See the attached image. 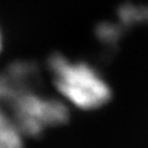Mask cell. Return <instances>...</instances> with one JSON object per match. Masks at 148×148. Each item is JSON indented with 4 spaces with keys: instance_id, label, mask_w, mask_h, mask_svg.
Returning <instances> with one entry per match:
<instances>
[{
    "instance_id": "7a4b0ae2",
    "label": "cell",
    "mask_w": 148,
    "mask_h": 148,
    "mask_svg": "<svg viewBox=\"0 0 148 148\" xmlns=\"http://www.w3.org/2000/svg\"><path fill=\"white\" fill-rule=\"evenodd\" d=\"M11 119L24 137H38L49 128L66 123L69 119L68 106L59 99L30 91L14 100Z\"/></svg>"
},
{
    "instance_id": "6da1fadb",
    "label": "cell",
    "mask_w": 148,
    "mask_h": 148,
    "mask_svg": "<svg viewBox=\"0 0 148 148\" xmlns=\"http://www.w3.org/2000/svg\"><path fill=\"white\" fill-rule=\"evenodd\" d=\"M53 84L61 96L82 110L103 108L111 99V88L100 72L86 62H73L54 54L49 59Z\"/></svg>"
},
{
    "instance_id": "277c9868",
    "label": "cell",
    "mask_w": 148,
    "mask_h": 148,
    "mask_svg": "<svg viewBox=\"0 0 148 148\" xmlns=\"http://www.w3.org/2000/svg\"><path fill=\"white\" fill-rule=\"evenodd\" d=\"M24 138L11 116L0 111V148H24Z\"/></svg>"
},
{
    "instance_id": "5b68a950",
    "label": "cell",
    "mask_w": 148,
    "mask_h": 148,
    "mask_svg": "<svg viewBox=\"0 0 148 148\" xmlns=\"http://www.w3.org/2000/svg\"><path fill=\"white\" fill-rule=\"evenodd\" d=\"M1 45H3V38H1V32H0V52H1Z\"/></svg>"
},
{
    "instance_id": "3957f363",
    "label": "cell",
    "mask_w": 148,
    "mask_h": 148,
    "mask_svg": "<svg viewBox=\"0 0 148 148\" xmlns=\"http://www.w3.org/2000/svg\"><path fill=\"white\" fill-rule=\"evenodd\" d=\"M37 69L31 63L18 62L0 73V100L10 105L14 100L30 91H35Z\"/></svg>"
}]
</instances>
